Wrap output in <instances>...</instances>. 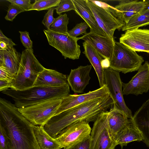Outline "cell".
<instances>
[{"mask_svg": "<svg viewBox=\"0 0 149 149\" xmlns=\"http://www.w3.org/2000/svg\"><path fill=\"white\" fill-rule=\"evenodd\" d=\"M0 125L9 139L10 149H40L36 140L33 125L15 105L0 99Z\"/></svg>", "mask_w": 149, "mask_h": 149, "instance_id": "obj_1", "label": "cell"}, {"mask_svg": "<svg viewBox=\"0 0 149 149\" xmlns=\"http://www.w3.org/2000/svg\"><path fill=\"white\" fill-rule=\"evenodd\" d=\"M114 104L110 94L85 102L54 116L45 123L44 129L55 139L63 129L74 123L80 121L94 122L102 112Z\"/></svg>", "mask_w": 149, "mask_h": 149, "instance_id": "obj_2", "label": "cell"}, {"mask_svg": "<svg viewBox=\"0 0 149 149\" xmlns=\"http://www.w3.org/2000/svg\"><path fill=\"white\" fill-rule=\"evenodd\" d=\"M1 92L11 97L18 109L24 108L54 98H61L70 94L68 84L57 87L33 86L21 90L9 88Z\"/></svg>", "mask_w": 149, "mask_h": 149, "instance_id": "obj_3", "label": "cell"}, {"mask_svg": "<svg viewBox=\"0 0 149 149\" xmlns=\"http://www.w3.org/2000/svg\"><path fill=\"white\" fill-rule=\"evenodd\" d=\"M21 54L19 70L12 82V89L16 90L33 86L38 76L45 68L36 58L33 51L25 49Z\"/></svg>", "mask_w": 149, "mask_h": 149, "instance_id": "obj_4", "label": "cell"}, {"mask_svg": "<svg viewBox=\"0 0 149 149\" xmlns=\"http://www.w3.org/2000/svg\"><path fill=\"white\" fill-rule=\"evenodd\" d=\"M141 56L123 44L114 41L110 68L124 74L138 70L144 62Z\"/></svg>", "mask_w": 149, "mask_h": 149, "instance_id": "obj_5", "label": "cell"}, {"mask_svg": "<svg viewBox=\"0 0 149 149\" xmlns=\"http://www.w3.org/2000/svg\"><path fill=\"white\" fill-rule=\"evenodd\" d=\"M62 99H51L30 106L18 109L22 114L33 125L44 126L54 116Z\"/></svg>", "mask_w": 149, "mask_h": 149, "instance_id": "obj_6", "label": "cell"}, {"mask_svg": "<svg viewBox=\"0 0 149 149\" xmlns=\"http://www.w3.org/2000/svg\"><path fill=\"white\" fill-rule=\"evenodd\" d=\"M109 111L102 112L94 122L90 135L91 149H114L117 144L108 127Z\"/></svg>", "mask_w": 149, "mask_h": 149, "instance_id": "obj_7", "label": "cell"}, {"mask_svg": "<svg viewBox=\"0 0 149 149\" xmlns=\"http://www.w3.org/2000/svg\"><path fill=\"white\" fill-rule=\"evenodd\" d=\"M43 31L49 44L59 51L65 59H79L81 51L77 41L79 38H74L50 29H44Z\"/></svg>", "mask_w": 149, "mask_h": 149, "instance_id": "obj_8", "label": "cell"}, {"mask_svg": "<svg viewBox=\"0 0 149 149\" xmlns=\"http://www.w3.org/2000/svg\"><path fill=\"white\" fill-rule=\"evenodd\" d=\"M105 84L114 104L130 119L133 117L131 110L127 107L124 100L122 90V82L119 72L109 68L104 69Z\"/></svg>", "mask_w": 149, "mask_h": 149, "instance_id": "obj_9", "label": "cell"}, {"mask_svg": "<svg viewBox=\"0 0 149 149\" xmlns=\"http://www.w3.org/2000/svg\"><path fill=\"white\" fill-rule=\"evenodd\" d=\"M91 130L89 123L80 121L63 129L55 139L61 148H64L86 138L90 135Z\"/></svg>", "mask_w": 149, "mask_h": 149, "instance_id": "obj_10", "label": "cell"}, {"mask_svg": "<svg viewBox=\"0 0 149 149\" xmlns=\"http://www.w3.org/2000/svg\"><path fill=\"white\" fill-rule=\"evenodd\" d=\"M86 1L99 26L108 36L114 39L115 31L122 29L125 23L108 10L97 6L90 0Z\"/></svg>", "mask_w": 149, "mask_h": 149, "instance_id": "obj_11", "label": "cell"}, {"mask_svg": "<svg viewBox=\"0 0 149 149\" xmlns=\"http://www.w3.org/2000/svg\"><path fill=\"white\" fill-rule=\"evenodd\" d=\"M123 95L136 96L147 92L149 90V63L146 61L137 73L127 83L122 82Z\"/></svg>", "mask_w": 149, "mask_h": 149, "instance_id": "obj_12", "label": "cell"}, {"mask_svg": "<svg viewBox=\"0 0 149 149\" xmlns=\"http://www.w3.org/2000/svg\"><path fill=\"white\" fill-rule=\"evenodd\" d=\"M119 42L135 52L149 53V29L127 30L121 35Z\"/></svg>", "mask_w": 149, "mask_h": 149, "instance_id": "obj_13", "label": "cell"}, {"mask_svg": "<svg viewBox=\"0 0 149 149\" xmlns=\"http://www.w3.org/2000/svg\"><path fill=\"white\" fill-rule=\"evenodd\" d=\"M109 94L106 84L98 89L87 93L80 95L69 94L62 98L60 105L55 115L83 103L102 98Z\"/></svg>", "mask_w": 149, "mask_h": 149, "instance_id": "obj_14", "label": "cell"}, {"mask_svg": "<svg viewBox=\"0 0 149 149\" xmlns=\"http://www.w3.org/2000/svg\"><path fill=\"white\" fill-rule=\"evenodd\" d=\"M79 38L91 45L103 58L110 60L113 52L114 39L90 32L84 34Z\"/></svg>", "mask_w": 149, "mask_h": 149, "instance_id": "obj_15", "label": "cell"}, {"mask_svg": "<svg viewBox=\"0 0 149 149\" xmlns=\"http://www.w3.org/2000/svg\"><path fill=\"white\" fill-rule=\"evenodd\" d=\"M92 65L80 66L71 69L67 77L68 84L75 93H82L91 79L90 72Z\"/></svg>", "mask_w": 149, "mask_h": 149, "instance_id": "obj_16", "label": "cell"}, {"mask_svg": "<svg viewBox=\"0 0 149 149\" xmlns=\"http://www.w3.org/2000/svg\"><path fill=\"white\" fill-rule=\"evenodd\" d=\"M114 7L118 18L125 24L134 15L149 5V1L119 0Z\"/></svg>", "mask_w": 149, "mask_h": 149, "instance_id": "obj_17", "label": "cell"}, {"mask_svg": "<svg viewBox=\"0 0 149 149\" xmlns=\"http://www.w3.org/2000/svg\"><path fill=\"white\" fill-rule=\"evenodd\" d=\"M75 7V13L88 25L90 32L104 37L108 36L98 24L86 0H72Z\"/></svg>", "mask_w": 149, "mask_h": 149, "instance_id": "obj_18", "label": "cell"}, {"mask_svg": "<svg viewBox=\"0 0 149 149\" xmlns=\"http://www.w3.org/2000/svg\"><path fill=\"white\" fill-rule=\"evenodd\" d=\"M130 119L141 134L142 141L149 148V98Z\"/></svg>", "mask_w": 149, "mask_h": 149, "instance_id": "obj_19", "label": "cell"}, {"mask_svg": "<svg viewBox=\"0 0 149 149\" xmlns=\"http://www.w3.org/2000/svg\"><path fill=\"white\" fill-rule=\"evenodd\" d=\"M22 54L13 47H7L0 49V67L15 76L17 73L21 59Z\"/></svg>", "mask_w": 149, "mask_h": 149, "instance_id": "obj_20", "label": "cell"}, {"mask_svg": "<svg viewBox=\"0 0 149 149\" xmlns=\"http://www.w3.org/2000/svg\"><path fill=\"white\" fill-rule=\"evenodd\" d=\"M67 84H68L66 75L45 68L38 76L33 86L57 87Z\"/></svg>", "mask_w": 149, "mask_h": 149, "instance_id": "obj_21", "label": "cell"}, {"mask_svg": "<svg viewBox=\"0 0 149 149\" xmlns=\"http://www.w3.org/2000/svg\"><path fill=\"white\" fill-rule=\"evenodd\" d=\"M115 104L112 105L109 111L107 122L109 131L113 136L124 128L131 120Z\"/></svg>", "mask_w": 149, "mask_h": 149, "instance_id": "obj_22", "label": "cell"}, {"mask_svg": "<svg viewBox=\"0 0 149 149\" xmlns=\"http://www.w3.org/2000/svg\"><path fill=\"white\" fill-rule=\"evenodd\" d=\"M84 51L83 52L94 68L99 81L100 87L105 84L104 79V69L102 68L101 62L102 57L90 44L86 41L83 43Z\"/></svg>", "mask_w": 149, "mask_h": 149, "instance_id": "obj_23", "label": "cell"}, {"mask_svg": "<svg viewBox=\"0 0 149 149\" xmlns=\"http://www.w3.org/2000/svg\"><path fill=\"white\" fill-rule=\"evenodd\" d=\"M113 138L117 145H120L122 149L129 143L143 140L141 134L131 120L124 128L113 136Z\"/></svg>", "mask_w": 149, "mask_h": 149, "instance_id": "obj_24", "label": "cell"}, {"mask_svg": "<svg viewBox=\"0 0 149 149\" xmlns=\"http://www.w3.org/2000/svg\"><path fill=\"white\" fill-rule=\"evenodd\" d=\"M33 128L37 143L40 149H61L55 139L44 130V126L34 125Z\"/></svg>", "mask_w": 149, "mask_h": 149, "instance_id": "obj_25", "label": "cell"}, {"mask_svg": "<svg viewBox=\"0 0 149 149\" xmlns=\"http://www.w3.org/2000/svg\"><path fill=\"white\" fill-rule=\"evenodd\" d=\"M149 24V5L133 16L122 28V31L138 29Z\"/></svg>", "mask_w": 149, "mask_h": 149, "instance_id": "obj_26", "label": "cell"}, {"mask_svg": "<svg viewBox=\"0 0 149 149\" xmlns=\"http://www.w3.org/2000/svg\"><path fill=\"white\" fill-rule=\"evenodd\" d=\"M69 18L66 14H61L55 18L51 25L50 30L55 32L64 34H68V25L69 23Z\"/></svg>", "mask_w": 149, "mask_h": 149, "instance_id": "obj_27", "label": "cell"}, {"mask_svg": "<svg viewBox=\"0 0 149 149\" xmlns=\"http://www.w3.org/2000/svg\"><path fill=\"white\" fill-rule=\"evenodd\" d=\"M61 0H35L29 10L40 11L57 6Z\"/></svg>", "mask_w": 149, "mask_h": 149, "instance_id": "obj_28", "label": "cell"}, {"mask_svg": "<svg viewBox=\"0 0 149 149\" xmlns=\"http://www.w3.org/2000/svg\"><path fill=\"white\" fill-rule=\"evenodd\" d=\"M89 27L85 22L77 24L72 29L68 31V34L72 37L77 38L81 34H86V30Z\"/></svg>", "mask_w": 149, "mask_h": 149, "instance_id": "obj_29", "label": "cell"}, {"mask_svg": "<svg viewBox=\"0 0 149 149\" xmlns=\"http://www.w3.org/2000/svg\"><path fill=\"white\" fill-rule=\"evenodd\" d=\"M25 11L17 5L11 3L8 6L7 13L5 19L7 20L13 21L18 14Z\"/></svg>", "mask_w": 149, "mask_h": 149, "instance_id": "obj_30", "label": "cell"}, {"mask_svg": "<svg viewBox=\"0 0 149 149\" xmlns=\"http://www.w3.org/2000/svg\"><path fill=\"white\" fill-rule=\"evenodd\" d=\"M57 14L60 15L64 12L75 10V7L72 0H61L59 5L55 8Z\"/></svg>", "mask_w": 149, "mask_h": 149, "instance_id": "obj_31", "label": "cell"}, {"mask_svg": "<svg viewBox=\"0 0 149 149\" xmlns=\"http://www.w3.org/2000/svg\"><path fill=\"white\" fill-rule=\"evenodd\" d=\"M91 138L89 135L83 140L64 149H91Z\"/></svg>", "mask_w": 149, "mask_h": 149, "instance_id": "obj_32", "label": "cell"}, {"mask_svg": "<svg viewBox=\"0 0 149 149\" xmlns=\"http://www.w3.org/2000/svg\"><path fill=\"white\" fill-rule=\"evenodd\" d=\"M0 149H10L9 139L5 129L0 125Z\"/></svg>", "mask_w": 149, "mask_h": 149, "instance_id": "obj_33", "label": "cell"}, {"mask_svg": "<svg viewBox=\"0 0 149 149\" xmlns=\"http://www.w3.org/2000/svg\"><path fill=\"white\" fill-rule=\"evenodd\" d=\"M19 32L20 33L21 41L26 49L33 51V42L29 37V33L26 31H19Z\"/></svg>", "mask_w": 149, "mask_h": 149, "instance_id": "obj_34", "label": "cell"}, {"mask_svg": "<svg viewBox=\"0 0 149 149\" xmlns=\"http://www.w3.org/2000/svg\"><path fill=\"white\" fill-rule=\"evenodd\" d=\"M55 9V7L48 9L42 21V23L47 28V29H50L51 25L55 20V18L53 17V13Z\"/></svg>", "mask_w": 149, "mask_h": 149, "instance_id": "obj_35", "label": "cell"}, {"mask_svg": "<svg viewBox=\"0 0 149 149\" xmlns=\"http://www.w3.org/2000/svg\"><path fill=\"white\" fill-rule=\"evenodd\" d=\"M7 1L17 5L25 11H29L32 4L30 0H7Z\"/></svg>", "mask_w": 149, "mask_h": 149, "instance_id": "obj_36", "label": "cell"}, {"mask_svg": "<svg viewBox=\"0 0 149 149\" xmlns=\"http://www.w3.org/2000/svg\"><path fill=\"white\" fill-rule=\"evenodd\" d=\"M0 79L12 81L15 76L5 69L0 67Z\"/></svg>", "mask_w": 149, "mask_h": 149, "instance_id": "obj_37", "label": "cell"}, {"mask_svg": "<svg viewBox=\"0 0 149 149\" xmlns=\"http://www.w3.org/2000/svg\"><path fill=\"white\" fill-rule=\"evenodd\" d=\"M13 87L12 81L3 79H0V91L2 92Z\"/></svg>", "mask_w": 149, "mask_h": 149, "instance_id": "obj_38", "label": "cell"}, {"mask_svg": "<svg viewBox=\"0 0 149 149\" xmlns=\"http://www.w3.org/2000/svg\"><path fill=\"white\" fill-rule=\"evenodd\" d=\"M0 41L5 42L8 46L13 47L16 45V44L13 42L11 39L6 36L1 30H0Z\"/></svg>", "mask_w": 149, "mask_h": 149, "instance_id": "obj_39", "label": "cell"}, {"mask_svg": "<svg viewBox=\"0 0 149 149\" xmlns=\"http://www.w3.org/2000/svg\"><path fill=\"white\" fill-rule=\"evenodd\" d=\"M102 67L104 69H107L110 68V60L108 58L103 59L101 62Z\"/></svg>", "mask_w": 149, "mask_h": 149, "instance_id": "obj_40", "label": "cell"}, {"mask_svg": "<svg viewBox=\"0 0 149 149\" xmlns=\"http://www.w3.org/2000/svg\"><path fill=\"white\" fill-rule=\"evenodd\" d=\"M7 45L4 42L0 41V49H5L7 48Z\"/></svg>", "mask_w": 149, "mask_h": 149, "instance_id": "obj_41", "label": "cell"}]
</instances>
